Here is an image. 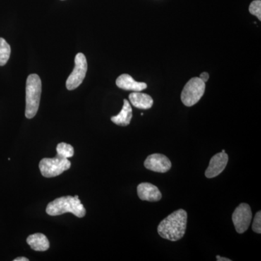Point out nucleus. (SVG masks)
Masks as SVG:
<instances>
[{
  "instance_id": "20e7f679",
  "label": "nucleus",
  "mask_w": 261,
  "mask_h": 261,
  "mask_svg": "<svg viewBox=\"0 0 261 261\" xmlns=\"http://www.w3.org/2000/svg\"><path fill=\"white\" fill-rule=\"evenodd\" d=\"M205 91V82L200 77H194L187 82L182 90L181 102L185 106L192 107L200 100Z\"/></svg>"
},
{
  "instance_id": "6e6552de",
  "label": "nucleus",
  "mask_w": 261,
  "mask_h": 261,
  "mask_svg": "<svg viewBox=\"0 0 261 261\" xmlns=\"http://www.w3.org/2000/svg\"><path fill=\"white\" fill-rule=\"evenodd\" d=\"M145 167L147 169L158 173H166L171 168V161L163 154L154 153L150 154L145 160Z\"/></svg>"
},
{
  "instance_id": "4be33fe9",
  "label": "nucleus",
  "mask_w": 261,
  "mask_h": 261,
  "mask_svg": "<svg viewBox=\"0 0 261 261\" xmlns=\"http://www.w3.org/2000/svg\"><path fill=\"white\" fill-rule=\"evenodd\" d=\"M221 152H226V151H225V150H224V149H223V150H222V151H221Z\"/></svg>"
},
{
  "instance_id": "6ab92c4d",
  "label": "nucleus",
  "mask_w": 261,
  "mask_h": 261,
  "mask_svg": "<svg viewBox=\"0 0 261 261\" xmlns=\"http://www.w3.org/2000/svg\"><path fill=\"white\" fill-rule=\"evenodd\" d=\"M200 79L202 82H207V80H209V74L206 72H203V73H201Z\"/></svg>"
},
{
  "instance_id": "f03ea898",
  "label": "nucleus",
  "mask_w": 261,
  "mask_h": 261,
  "mask_svg": "<svg viewBox=\"0 0 261 261\" xmlns=\"http://www.w3.org/2000/svg\"><path fill=\"white\" fill-rule=\"evenodd\" d=\"M46 212L51 216H60L70 213L79 218H83L86 215V209L81 202L78 195L74 197L66 196L53 200L48 204Z\"/></svg>"
},
{
  "instance_id": "aec40b11",
  "label": "nucleus",
  "mask_w": 261,
  "mask_h": 261,
  "mask_svg": "<svg viewBox=\"0 0 261 261\" xmlns=\"http://www.w3.org/2000/svg\"><path fill=\"white\" fill-rule=\"evenodd\" d=\"M216 260L218 261H231V259L226 258V257H223L217 255L216 256Z\"/></svg>"
},
{
  "instance_id": "1a4fd4ad",
  "label": "nucleus",
  "mask_w": 261,
  "mask_h": 261,
  "mask_svg": "<svg viewBox=\"0 0 261 261\" xmlns=\"http://www.w3.org/2000/svg\"><path fill=\"white\" fill-rule=\"evenodd\" d=\"M228 161V154L225 152H219L211 159L208 167L205 171V176L208 178L216 177L224 171Z\"/></svg>"
},
{
  "instance_id": "423d86ee",
  "label": "nucleus",
  "mask_w": 261,
  "mask_h": 261,
  "mask_svg": "<svg viewBox=\"0 0 261 261\" xmlns=\"http://www.w3.org/2000/svg\"><path fill=\"white\" fill-rule=\"evenodd\" d=\"M87 58L83 53H78L75 57L74 68L66 81V87L68 90H73L80 87L87 74Z\"/></svg>"
},
{
  "instance_id": "9d476101",
  "label": "nucleus",
  "mask_w": 261,
  "mask_h": 261,
  "mask_svg": "<svg viewBox=\"0 0 261 261\" xmlns=\"http://www.w3.org/2000/svg\"><path fill=\"white\" fill-rule=\"evenodd\" d=\"M137 194L140 200L148 202H158L162 198L159 189L150 183H141L137 187Z\"/></svg>"
},
{
  "instance_id": "4468645a",
  "label": "nucleus",
  "mask_w": 261,
  "mask_h": 261,
  "mask_svg": "<svg viewBox=\"0 0 261 261\" xmlns=\"http://www.w3.org/2000/svg\"><path fill=\"white\" fill-rule=\"evenodd\" d=\"M132 118V108L130 107L129 102L124 99L121 112L117 116L111 117V121L118 126H126L129 125Z\"/></svg>"
},
{
  "instance_id": "7ed1b4c3",
  "label": "nucleus",
  "mask_w": 261,
  "mask_h": 261,
  "mask_svg": "<svg viewBox=\"0 0 261 261\" xmlns=\"http://www.w3.org/2000/svg\"><path fill=\"white\" fill-rule=\"evenodd\" d=\"M42 94V82L37 74L29 75L25 87V117L32 119L39 110Z\"/></svg>"
},
{
  "instance_id": "0eeeda50",
  "label": "nucleus",
  "mask_w": 261,
  "mask_h": 261,
  "mask_svg": "<svg viewBox=\"0 0 261 261\" xmlns=\"http://www.w3.org/2000/svg\"><path fill=\"white\" fill-rule=\"evenodd\" d=\"M252 219L250 206L247 203H241L235 209L232 215L233 226L237 232L243 233L248 229Z\"/></svg>"
},
{
  "instance_id": "39448f33",
  "label": "nucleus",
  "mask_w": 261,
  "mask_h": 261,
  "mask_svg": "<svg viewBox=\"0 0 261 261\" xmlns=\"http://www.w3.org/2000/svg\"><path fill=\"white\" fill-rule=\"evenodd\" d=\"M71 163L68 159L56 155L53 159H44L39 163V169L46 178L56 177L69 169Z\"/></svg>"
},
{
  "instance_id": "f8f14e48",
  "label": "nucleus",
  "mask_w": 261,
  "mask_h": 261,
  "mask_svg": "<svg viewBox=\"0 0 261 261\" xmlns=\"http://www.w3.org/2000/svg\"><path fill=\"white\" fill-rule=\"evenodd\" d=\"M128 97L132 106L139 109L148 110L153 105V99L150 96L140 92H132Z\"/></svg>"
},
{
  "instance_id": "f3484780",
  "label": "nucleus",
  "mask_w": 261,
  "mask_h": 261,
  "mask_svg": "<svg viewBox=\"0 0 261 261\" xmlns=\"http://www.w3.org/2000/svg\"><path fill=\"white\" fill-rule=\"evenodd\" d=\"M249 11L252 15H255L259 20H261V1L254 0L250 3Z\"/></svg>"
},
{
  "instance_id": "2eb2a0df",
  "label": "nucleus",
  "mask_w": 261,
  "mask_h": 261,
  "mask_svg": "<svg viewBox=\"0 0 261 261\" xmlns=\"http://www.w3.org/2000/svg\"><path fill=\"white\" fill-rule=\"evenodd\" d=\"M11 48L5 39L0 37V66H4L9 61Z\"/></svg>"
},
{
  "instance_id": "412c9836",
  "label": "nucleus",
  "mask_w": 261,
  "mask_h": 261,
  "mask_svg": "<svg viewBox=\"0 0 261 261\" xmlns=\"http://www.w3.org/2000/svg\"><path fill=\"white\" fill-rule=\"evenodd\" d=\"M29 259L25 257H19L14 259V261H29Z\"/></svg>"
},
{
  "instance_id": "dca6fc26",
  "label": "nucleus",
  "mask_w": 261,
  "mask_h": 261,
  "mask_svg": "<svg viewBox=\"0 0 261 261\" xmlns=\"http://www.w3.org/2000/svg\"><path fill=\"white\" fill-rule=\"evenodd\" d=\"M57 155L63 159H70L74 154V149L69 144L62 142L57 146Z\"/></svg>"
},
{
  "instance_id": "f257e3e1",
  "label": "nucleus",
  "mask_w": 261,
  "mask_h": 261,
  "mask_svg": "<svg viewBox=\"0 0 261 261\" xmlns=\"http://www.w3.org/2000/svg\"><path fill=\"white\" fill-rule=\"evenodd\" d=\"M187 213L183 209L174 211L163 220L158 227L160 236L170 241L181 240L186 232Z\"/></svg>"
},
{
  "instance_id": "ddd939ff",
  "label": "nucleus",
  "mask_w": 261,
  "mask_h": 261,
  "mask_svg": "<svg viewBox=\"0 0 261 261\" xmlns=\"http://www.w3.org/2000/svg\"><path fill=\"white\" fill-rule=\"evenodd\" d=\"M27 243L36 251L44 252L49 248V242L45 235L41 233H34L28 237Z\"/></svg>"
},
{
  "instance_id": "9b49d317",
  "label": "nucleus",
  "mask_w": 261,
  "mask_h": 261,
  "mask_svg": "<svg viewBox=\"0 0 261 261\" xmlns=\"http://www.w3.org/2000/svg\"><path fill=\"white\" fill-rule=\"evenodd\" d=\"M116 85L120 89L133 92H141L147 87L145 82H137L128 74H122L118 76L116 80Z\"/></svg>"
},
{
  "instance_id": "a211bd4d",
  "label": "nucleus",
  "mask_w": 261,
  "mask_h": 261,
  "mask_svg": "<svg viewBox=\"0 0 261 261\" xmlns=\"http://www.w3.org/2000/svg\"><path fill=\"white\" fill-rule=\"evenodd\" d=\"M252 231L257 233H261V212L258 211L255 214L252 224Z\"/></svg>"
}]
</instances>
